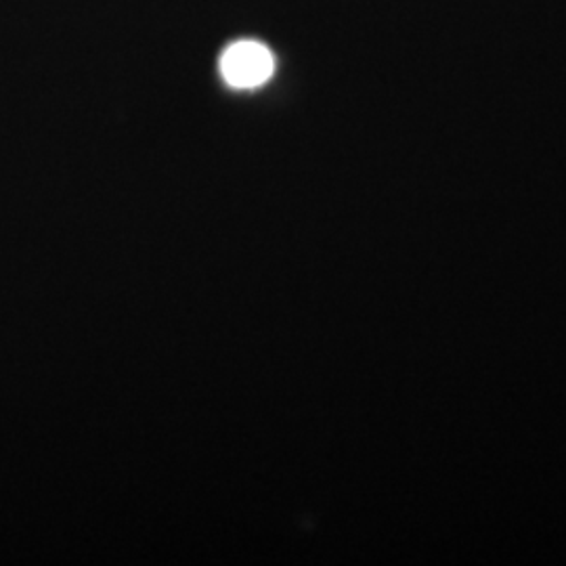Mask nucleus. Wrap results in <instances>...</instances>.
Here are the masks:
<instances>
[{
	"label": "nucleus",
	"instance_id": "obj_1",
	"mask_svg": "<svg viewBox=\"0 0 566 566\" xmlns=\"http://www.w3.org/2000/svg\"><path fill=\"white\" fill-rule=\"evenodd\" d=\"M219 67L227 84L235 88H254L273 76L275 60L263 42L240 41L224 49Z\"/></svg>",
	"mask_w": 566,
	"mask_h": 566
}]
</instances>
